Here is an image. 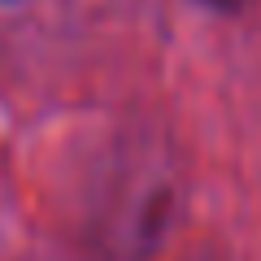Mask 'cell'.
Masks as SVG:
<instances>
[{
	"label": "cell",
	"mask_w": 261,
	"mask_h": 261,
	"mask_svg": "<svg viewBox=\"0 0 261 261\" xmlns=\"http://www.w3.org/2000/svg\"><path fill=\"white\" fill-rule=\"evenodd\" d=\"M200 5H214V9H240L244 0H200Z\"/></svg>",
	"instance_id": "1"
}]
</instances>
